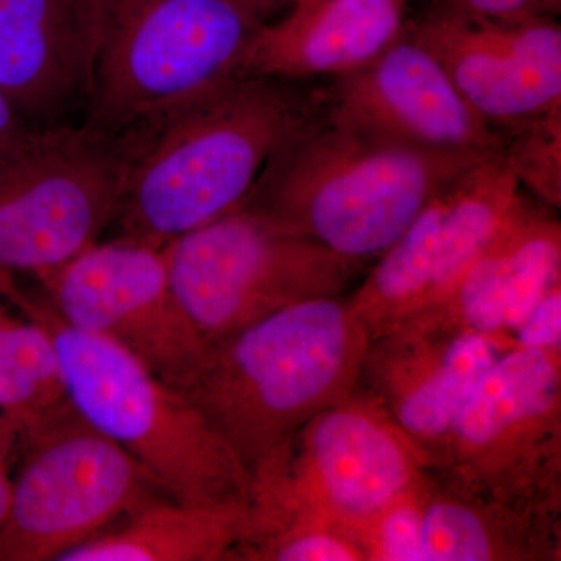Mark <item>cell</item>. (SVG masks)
Listing matches in <instances>:
<instances>
[{"label": "cell", "mask_w": 561, "mask_h": 561, "mask_svg": "<svg viewBox=\"0 0 561 561\" xmlns=\"http://www.w3.org/2000/svg\"><path fill=\"white\" fill-rule=\"evenodd\" d=\"M328 110V81L238 77L121 133L113 225L165 245L241 208L273 154Z\"/></svg>", "instance_id": "obj_1"}, {"label": "cell", "mask_w": 561, "mask_h": 561, "mask_svg": "<svg viewBox=\"0 0 561 561\" xmlns=\"http://www.w3.org/2000/svg\"><path fill=\"white\" fill-rule=\"evenodd\" d=\"M489 154L411 146L332 119L328 110L273 154L242 206L367 264L448 181Z\"/></svg>", "instance_id": "obj_2"}, {"label": "cell", "mask_w": 561, "mask_h": 561, "mask_svg": "<svg viewBox=\"0 0 561 561\" xmlns=\"http://www.w3.org/2000/svg\"><path fill=\"white\" fill-rule=\"evenodd\" d=\"M370 339L343 295L298 302L209 345L180 393L251 474L357 389Z\"/></svg>", "instance_id": "obj_3"}, {"label": "cell", "mask_w": 561, "mask_h": 561, "mask_svg": "<svg viewBox=\"0 0 561 561\" xmlns=\"http://www.w3.org/2000/svg\"><path fill=\"white\" fill-rule=\"evenodd\" d=\"M0 298L50 335L73 411L165 494L187 504L250 501L249 468L183 393L116 343L70 327L21 279L0 278Z\"/></svg>", "instance_id": "obj_4"}, {"label": "cell", "mask_w": 561, "mask_h": 561, "mask_svg": "<svg viewBox=\"0 0 561 561\" xmlns=\"http://www.w3.org/2000/svg\"><path fill=\"white\" fill-rule=\"evenodd\" d=\"M262 24L231 0H101L84 124L121 135L242 77Z\"/></svg>", "instance_id": "obj_5"}, {"label": "cell", "mask_w": 561, "mask_h": 561, "mask_svg": "<svg viewBox=\"0 0 561 561\" xmlns=\"http://www.w3.org/2000/svg\"><path fill=\"white\" fill-rule=\"evenodd\" d=\"M164 250L176 300L208 345L298 302L342 297L365 267L243 206Z\"/></svg>", "instance_id": "obj_6"}, {"label": "cell", "mask_w": 561, "mask_h": 561, "mask_svg": "<svg viewBox=\"0 0 561 561\" xmlns=\"http://www.w3.org/2000/svg\"><path fill=\"white\" fill-rule=\"evenodd\" d=\"M430 470L465 493L561 515V351L502 353Z\"/></svg>", "instance_id": "obj_7"}, {"label": "cell", "mask_w": 561, "mask_h": 561, "mask_svg": "<svg viewBox=\"0 0 561 561\" xmlns=\"http://www.w3.org/2000/svg\"><path fill=\"white\" fill-rule=\"evenodd\" d=\"M124 164L122 136L84 122L28 128L0 151V276L36 278L102 239Z\"/></svg>", "instance_id": "obj_8"}, {"label": "cell", "mask_w": 561, "mask_h": 561, "mask_svg": "<svg viewBox=\"0 0 561 561\" xmlns=\"http://www.w3.org/2000/svg\"><path fill=\"white\" fill-rule=\"evenodd\" d=\"M16 454L20 468L0 526V561H60L165 494L130 454L72 405L22 435Z\"/></svg>", "instance_id": "obj_9"}, {"label": "cell", "mask_w": 561, "mask_h": 561, "mask_svg": "<svg viewBox=\"0 0 561 561\" xmlns=\"http://www.w3.org/2000/svg\"><path fill=\"white\" fill-rule=\"evenodd\" d=\"M33 279L62 321L116 343L175 390L205 360L209 345L176 300L164 245L99 239Z\"/></svg>", "instance_id": "obj_10"}, {"label": "cell", "mask_w": 561, "mask_h": 561, "mask_svg": "<svg viewBox=\"0 0 561 561\" xmlns=\"http://www.w3.org/2000/svg\"><path fill=\"white\" fill-rule=\"evenodd\" d=\"M526 191L501 150L448 181L350 295L371 334L434 309L493 241Z\"/></svg>", "instance_id": "obj_11"}, {"label": "cell", "mask_w": 561, "mask_h": 561, "mask_svg": "<svg viewBox=\"0 0 561 561\" xmlns=\"http://www.w3.org/2000/svg\"><path fill=\"white\" fill-rule=\"evenodd\" d=\"M427 471L423 449L359 383L309 420L251 479L279 483L357 531Z\"/></svg>", "instance_id": "obj_12"}, {"label": "cell", "mask_w": 561, "mask_h": 561, "mask_svg": "<svg viewBox=\"0 0 561 561\" xmlns=\"http://www.w3.org/2000/svg\"><path fill=\"white\" fill-rule=\"evenodd\" d=\"M472 110L497 133L561 108L556 18L489 20L435 9L409 24Z\"/></svg>", "instance_id": "obj_13"}, {"label": "cell", "mask_w": 561, "mask_h": 561, "mask_svg": "<svg viewBox=\"0 0 561 561\" xmlns=\"http://www.w3.org/2000/svg\"><path fill=\"white\" fill-rule=\"evenodd\" d=\"M512 348L502 339L413 317L370 339L359 383L423 449L431 468L472 389Z\"/></svg>", "instance_id": "obj_14"}, {"label": "cell", "mask_w": 561, "mask_h": 561, "mask_svg": "<svg viewBox=\"0 0 561 561\" xmlns=\"http://www.w3.org/2000/svg\"><path fill=\"white\" fill-rule=\"evenodd\" d=\"M328 87L332 119L423 149L501 150V133L472 110L442 62L409 28L370 65L328 81Z\"/></svg>", "instance_id": "obj_15"}, {"label": "cell", "mask_w": 561, "mask_h": 561, "mask_svg": "<svg viewBox=\"0 0 561 561\" xmlns=\"http://www.w3.org/2000/svg\"><path fill=\"white\" fill-rule=\"evenodd\" d=\"M101 0H0V90L31 128L87 111Z\"/></svg>", "instance_id": "obj_16"}, {"label": "cell", "mask_w": 561, "mask_h": 561, "mask_svg": "<svg viewBox=\"0 0 561 561\" xmlns=\"http://www.w3.org/2000/svg\"><path fill=\"white\" fill-rule=\"evenodd\" d=\"M559 284V216L526 194L448 298L420 316L513 345V334L531 309Z\"/></svg>", "instance_id": "obj_17"}, {"label": "cell", "mask_w": 561, "mask_h": 561, "mask_svg": "<svg viewBox=\"0 0 561 561\" xmlns=\"http://www.w3.org/2000/svg\"><path fill=\"white\" fill-rule=\"evenodd\" d=\"M409 0H319L264 22L242 77L330 81L370 65L409 28Z\"/></svg>", "instance_id": "obj_18"}, {"label": "cell", "mask_w": 561, "mask_h": 561, "mask_svg": "<svg viewBox=\"0 0 561 561\" xmlns=\"http://www.w3.org/2000/svg\"><path fill=\"white\" fill-rule=\"evenodd\" d=\"M561 515L424 481L421 561H560Z\"/></svg>", "instance_id": "obj_19"}, {"label": "cell", "mask_w": 561, "mask_h": 561, "mask_svg": "<svg viewBox=\"0 0 561 561\" xmlns=\"http://www.w3.org/2000/svg\"><path fill=\"white\" fill-rule=\"evenodd\" d=\"M250 531V501L187 504L161 494L60 561H238Z\"/></svg>", "instance_id": "obj_20"}, {"label": "cell", "mask_w": 561, "mask_h": 561, "mask_svg": "<svg viewBox=\"0 0 561 561\" xmlns=\"http://www.w3.org/2000/svg\"><path fill=\"white\" fill-rule=\"evenodd\" d=\"M69 405L50 335L0 298V427L13 449Z\"/></svg>", "instance_id": "obj_21"}, {"label": "cell", "mask_w": 561, "mask_h": 561, "mask_svg": "<svg viewBox=\"0 0 561 561\" xmlns=\"http://www.w3.org/2000/svg\"><path fill=\"white\" fill-rule=\"evenodd\" d=\"M501 154L524 191L552 209L561 206V108L501 131Z\"/></svg>", "instance_id": "obj_22"}, {"label": "cell", "mask_w": 561, "mask_h": 561, "mask_svg": "<svg viewBox=\"0 0 561 561\" xmlns=\"http://www.w3.org/2000/svg\"><path fill=\"white\" fill-rule=\"evenodd\" d=\"M426 474L357 527L365 561H421Z\"/></svg>", "instance_id": "obj_23"}, {"label": "cell", "mask_w": 561, "mask_h": 561, "mask_svg": "<svg viewBox=\"0 0 561 561\" xmlns=\"http://www.w3.org/2000/svg\"><path fill=\"white\" fill-rule=\"evenodd\" d=\"M512 341L515 348L561 351V284L531 309Z\"/></svg>", "instance_id": "obj_24"}, {"label": "cell", "mask_w": 561, "mask_h": 561, "mask_svg": "<svg viewBox=\"0 0 561 561\" xmlns=\"http://www.w3.org/2000/svg\"><path fill=\"white\" fill-rule=\"evenodd\" d=\"M437 9L489 20L556 18L560 13L561 0H437Z\"/></svg>", "instance_id": "obj_25"}, {"label": "cell", "mask_w": 561, "mask_h": 561, "mask_svg": "<svg viewBox=\"0 0 561 561\" xmlns=\"http://www.w3.org/2000/svg\"><path fill=\"white\" fill-rule=\"evenodd\" d=\"M13 446L0 427V526L5 522L13 489V474H11V460H13Z\"/></svg>", "instance_id": "obj_26"}, {"label": "cell", "mask_w": 561, "mask_h": 561, "mask_svg": "<svg viewBox=\"0 0 561 561\" xmlns=\"http://www.w3.org/2000/svg\"><path fill=\"white\" fill-rule=\"evenodd\" d=\"M28 128L31 127L21 119L20 114L0 90V151L20 139Z\"/></svg>", "instance_id": "obj_27"}, {"label": "cell", "mask_w": 561, "mask_h": 561, "mask_svg": "<svg viewBox=\"0 0 561 561\" xmlns=\"http://www.w3.org/2000/svg\"><path fill=\"white\" fill-rule=\"evenodd\" d=\"M231 2L238 3L239 7L249 11V13L253 14L257 20L268 22L272 21L273 14H275L287 0H231Z\"/></svg>", "instance_id": "obj_28"}, {"label": "cell", "mask_w": 561, "mask_h": 561, "mask_svg": "<svg viewBox=\"0 0 561 561\" xmlns=\"http://www.w3.org/2000/svg\"><path fill=\"white\" fill-rule=\"evenodd\" d=\"M316 2L319 0H290L291 7H308Z\"/></svg>", "instance_id": "obj_29"}]
</instances>
